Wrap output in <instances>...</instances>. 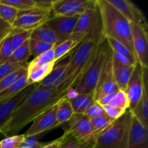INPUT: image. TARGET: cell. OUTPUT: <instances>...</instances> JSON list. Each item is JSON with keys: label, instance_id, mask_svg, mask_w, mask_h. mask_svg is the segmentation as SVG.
I'll return each instance as SVG.
<instances>
[{"label": "cell", "instance_id": "1", "mask_svg": "<svg viewBox=\"0 0 148 148\" xmlns=\"http://www.w3.org/2000/svg\"><path fill=\"white\" fill-rule=\"evenodd\" d=\"M62 97L64 95L59 88L47 89L40 87L38 83L34 90L0 128V134L6 137L17 135L27 124L56 104Z\"/></svg>", "mask_w": 148, "mask_h": 148}, {"label": "cell", "instance_id": "2", "mask_svg": "<svg viewBox=\"0 0 148 148\" xmlns=\"http://www.w3.org/2000/svg\"><path fill=\"white\" fill-rule=\"evenodd\" d=\"M96 2L103 36L121 43L136 56L133 47L131 23L107 0H96Z\"/></svg>", "mask_w": 148, "mask_h": 148}, {"label": "cell", "instance_id": "3", "mask_svg": "<svg viewBox=\"0 0 148 148\" xmlns=\"http://www.w3.org/2000/svg\"><path fill=\"white\" fill-rule=\"evenodd\" d=\"M98 40L86 39L83 40L75 52L71 53L65 79L57 88L64 95L69 88H74L76 85L83 75L90 62Z\"/></svg>", "mask_w": 148, "mask_h": 148}, {"label": "cell", "instance_id": "4", "mask_svg": "<svg viewBox=\"0 0 148 148\" xmlns=\"http://www.w3.org/2000/svg\"><path fill=\"white\" fill-rule=\"evenodd\" d=\"M132 114L127 109L96 137L93 148H128Z\"/></svg>", "mask_w": 148, "mask_h": 148}, {"label": "cell", "instance_id": "5", "mask_svg": "<svg viewBox=\"0 0 148 148\" xmlns=\"http://www.w3.org/2000/svg\"><path fill=\"white\" fill-rule=\"evenodd\" d=\"M108 42L103 36L97 40L90 62L74 88L79 94H93L105 60Z\"/></svg>", "mask_w": 148, "mask_h": 148}, {"label": "cell", "instance_id": "6", "mask_svg": "<svg viewBox=\"0 0 148 148\" xmlns=\"http://www.w3.org/2000/svg\"><path fill=\"white\" fill-rule=\"evenodd\" d=\"M113 57H114L113 50L108 43L102 70L93 93L95 101H98L103 95L111 93L119 90L115 82L114 72H113Z\"/></svg>", "mask_w": 148, "mask_h": 148}, {"label": "cell", "instance_id": "7", "mask_svg": "<svg viewBox=\"0 0 148 148\" xmlns=\"http://www.w3.org/2000/svg\"><path fill=\"white\" fill-rule=\"evenodd\" d=\"M51 11L38 7L26 11H19L12 27L20 30H33L45 24L51 17Z\"/></svg>", "mask_w": 148, "mask_h": 148}, {"label": "cell", "instance_id": "8", "mask_svg": "<svg viewBox=\"0 0 148 148\" xmlns=\"http://www.w3.org/2000/svg\"><path fill=\"white\" fill-rule=\"evenodd\" d=\"M95 7L96 1L92 0H56L52 1L51 12L53 16L75 17Z\"/></svg>", "mask_w": 148, "mask_h": 148}, {"label": "cell", "instance_id": "9", "mask_svg": "<svg viewBox=\"0 0 148 148\" xmlns=\"http://www.w3.org/2000/svg\"><path fill=\"white\" fill-rule=\"evenodd\" d=\"M64 133L83 141H90L96 139L90 120L84 114H74L69 121V128L65 130Z\"/></svg>", "mask_w": 148, "mask_h": 148}, {"label": "cell", "instance_id": "10", "mask_svg": "<svg viewBox=\"0 0 148 148\" xmlns=\"http://www.w3.org/2000/svg\"><path fill=\"white\" fill-rule=\"evenodd\" d=\"M115 7L131 24L140 26L147 31V23L144 13L132 2L128 0H107Z\"/></svg>", "mask_w": 148, "mask_h": 148}, {"label": "cell", "instance_id": "11", "mask_svg": "<svg viewBox=\"0 0 148 148\" xmlns=\"http://www.w3.org/2000/svg\"><path fill=\"white\" fill-rule=\"evenodd\" d=\"M56 105L54 104L33 120V124L24 133L25 137L36 135L56 128L59 126L56 120Z\"/></svg>", "mask_w": 148, "mask_h": 148}, {"label": "cell", "instance_id": "12", "mask_svg": "<svg viewBox=\"0 0 148 148\" xmlns=\"http://www.w3.org/2000/svg\"><path fill=\"white\" fill-rule=\"evenodd\" d=\"M144 69L145 68L137 62L127 84L125 92L130 102V110L133 109L136 106L143 95L144 88Z\"/></svg>", "mask_w": 148, "mask_h": 148}, {"label": "cell", "instance_id": "13", "mask_svg": "<svg viewBox=\"0 0 148 148\" xmlns=\"http://www.w3.org/2000/svg\"><path fill=\"white\" fill-rule=\"evenodd\" d=\"M79 16L60 17L53 16L45 24L53 30L58 38V44L70 38ZM57 44V45H58Z\"/></svg>", "mask_w": 148, "mask_h": 148}, {"label": "cell", "instance_id": "14", "mask_svg": "<svg viewBox=\"0 0 148 148\" xmlns=\"http://www.w3.org/2000/svg\"><path fill=\"white\" fill-rule=\"evenodd\" d=\"M133 47L137 61L143 68L148 67L147 31L140 26L131 24Z\"/></svg>", "mask_w": 148, "mask_h": 148}, {"label": "cell", "instance_id": "15", "mask_svg": "<svg viewBox=\"0 0 148 148\" xmlns=\"http://www.w3.org/2000/svg\"><path fill=\"white\" fill-rule=\"evenodd\" d=\"M36 85L37 84L29 85L13 98L0 103V128L8 121L17 107L34 90Z\"/></svg>", "mask_w": 148, "mask_h": 148}, {"label": "cell", "instance_id": "16", "mask_svg": "<svg viewBox=\"0 0 148 148\" xmlns=\"http://www.w3.org/2000/svg\"><path fill=\"white\" fill-rule=\"evenodd\" d=\"M71 53L64 56L59 62H56L53 69L42 82H39L40 87L47 89H55L61 85L66 77V69L69 64Z\"/></svg>", "mask_w": 148, "mask_h": 148}, {"label": "cell", "instance_id": "17", "mask_svg": "<svg viewBox=\"0 0 148 148\" xmlns=\"http://www.w3.org/2000/svg\"><path fill=\"white\" fill-rule=\"evenodd\" d=\"M128 148H148L147 129L132 115Z\"/></svg>", "mask_w": 148, "mask_h": 148}, {"label": "cell", "instance_id": "18", "mask_svg": "<svg viewBox=\"0 0 148 148\" xmlns=\"http://www.w3.org/2000/svg\"><path fill=\"white\" fill-rule=\"evenodd\" d=\"M135 65L124 64L117 60L114 56L113 57V72L119 90L125 91Z\"/></svg>", "mask_w": 148, "mask_h": 148}, {"label": "cell", "instance_id": "19", "mask_svg": "<svg viewBox=\"0 0 148 148\" xmlns=\"http://www.w3.org/2000/svg\"><path fill=\"white\" fill-rule=\"evenodd\" d=\"M132 115L147 129L148 127V95L147 69H144V88L140 101L133 109L130 110Z\"/></svg>", "mask_w": 148, "mask_h": 148}, {"label": "cell", "instance_id": "20", "mask_svg": "<svg viewBox=\"0 0 148 148\" xmlns=\"http://www.w3.org/2000/svg\"><path fill=\"white\" fill-rule=\"evenodd\" d=\"M55 63L44 64H27V77L28 85L42 82L53 69Z\"/></svg>", "mask_w": 148, "mask_h": 148}, {"label": "cell", "instance_id": "21", "mask_svg": "<svg viewBox=\"0 0 148 148\" xmlns=\"http://www.w3.org/2000/svg\"><path fill=\"white\" fill-rule=\"evenodd\" d=\"M30 38L50 43L54 46L58 44V38L56 33L46 24H43V25L33 30L32 31Z\"/></svg>", "mask_w": 148, "mask_h": 148}, {"label": "cell", "instance_id": "22", "mask_svg": "<svg viewBox=\"0 0 148 148\" xmlns=\"http://www.w3.org/2000/svg\"><path fill=\"white\" fill-rule=\"evenodd\" d=\"M56 120L59 126L69 121L74 116V111L69 100L64 97L61 98L56 102Z\"/></svg>", "mask_w": 148, "mask_h": 148}, {"label": "cell", "instance_id": "23", "mask_svg": "<svg viewBox=\"0 0 148 148\" xmlns=\"http://www.w3.org/2000/svg\"><path fill=\"white\" fill-rule=\"evenodd\" d=\"M27 86L29 85L27 84V72H26L11 86L0 92V103L13 98Z\"/></svg>", "mask_w": 148, "mask_h": 148}, {"label": "cell", "instance_id": "24", "mask_svg": "<svg viewBox=\"0 0 148 148\" xmlns=\"http://www.w3.org/2000/svg\"><path fill=\"white\" fill-rule=\"evenodd\" d=\"M69 102L74 114H83L87 108L95 102V100L93 94H79L76 98L70 100Z\"/></svg>", "mask_w": 148, "mask_h": 148}, {"label": "cell", "instance_id": "25", "mask_svg": "<svg viewBox=\"0 0 148 148\" xmlns=\"http://www.w3.org/2000/svg\"><path fill=\"white\" fill-rule=\"evenodd\" d=\"M29 40L13 51L7 63H27V61L31 56Z\"/></svg>", "mask_w": 148, "mask_h": 148}, {"label": "cell", "instance_id": "26", "mask_svg": "<svg viewBox=\"0 0 148 148\" xmlns=\"http://www.w3.org/2000/svg\"><path fill=\"white\" fill-rule=\"evenodd\" d=\"M79 43H80L79 41H77V40L68 39V40L55 46L54 54L56 62H58V60H60L61 59H62L66 54H68L72 49L76 48V46H79Z\"/></svg>", "mask_w": 148, "mask_h": 148}, {"label": "cell", "instance_id": "27", "mask_svg": "<svg viewBox=\"0 0 148 148\" xmlns=\"http://www.w3.org/2000/svg\"><path fill=\"white\" fill-rule=\"evenodd\" d=\"M65 139L59 148H93L95 140L90 141L79 140L64 133Z\"/></svg>", "mask_w": 148, "mask_h": 148}, {"label": "cell", "instance_id": "28", "mask_svg": "<svg viewBox=\"0 0 148 148\" xmlns=\"http://www.w3.org/2000/svg\"><path fill=\"white\" fill-rule=\"evenodd\" d=\"M32 31L33 30H23L17 28L13 29L12 33H10L13 50L18 48L19 46L23 44L25 42L29 40L30 38V36H31Z\"/></svg>", "mask_w": 148, "mask_h": 148}, {"label": "cell", "instance_id": "29", "mask_svg": "<svg viewBox=\"0 0 148 148\" xmlns=\"http://www.w3.org/2000/svg\"><path fill=\"white\" fill-rule=\"evenodd\" d=\"M27 72V64L24 66H21L14 72H12L7 77L0 81V92L4 91L9 87L11 86L13 83L16 82L21 76H23L25 72Z\"/></svg>", "mask_w": 148, "mask_h": 148}, {"label": "cell", "instance_id": "30", "mask_svg": "<svg viewBox=\"0 0 148 148\" xmlns=\"http://www.w3.org/2000/svg\"><path fill=\"white\" fill-rule=\"evenodd\" d=\"M90 123L92 124L93 133L96 137L114 121L109 118L107 115L93 117V118L90 119Z\"/></svg>", "mask_w": 148, "mask_h": 148}, {"label": "cell", "instance_id": "31", "mask_svg": "<svg viewBox=\"0 0 148 148\" xmlns=\"http://www.w3.org/2000/svg\"><path fill=\"white\" fill-rule=\"evenodd\" d=\"M106 38L108 45H109L110 47L111 48V49L114 51L119 52V53H121L124 56H125L133 64L135 65L138 62L137 57L135 56H134L124 45L112 38Z\"/></svg>", "mask_w": 148, "mask_h": 148}, {"label": "cell", "instance_id": "32", "mask_svg": "<svg viewBox=\"0 0 148 148\" xmlns=\"http://www.w3.org/2000/svg\"><path fill=\"white\" fill-rule=\"evenodd\" d=\"M0 3L11 6L18 11H26L36 7L35 0H0Z\"/></svg>", "mask_w": 148, "mask_h": 148}, {"label": "cell", "instance_id": "33", "mask_svg": "<svg viewBox=\"0 0 148 148\" xmlns=\"http://www.w3.org/2000/svg\"><path fill=\"white\" fill-rule=\"evenodd\" d=\"M29 45H30V50L31 53V56H34V58L37 57L41 53L51 50L55 47L54 45L50 44V43H45V42L39 41V40H33L30 38L29 40Z\"/></svg>", "mask_w": 148, "mask_h": 148}, {"label": "cell", "instance_id": "34", "mask_svg": "<svg viewBox=\"0 0 148 148\" xmlns=\"http://www.w3.org/2000/svg\"><path fill=\"white\" fill-rule=\"evenodd\" d=\"M18 12V10L11 6L0 3V17L11 25L17 19Z\"/></svg>", "mask_w": 148, "mask_h": 148}, {"label": "cell", "instance_id": "35", "mask_svg": "<svg viewBox=\"0 0 148 148\" xmlns=\"http://www.w3.org/2000/svg\"><path fill=\"white\" fill-rule=\"evenodd\" d=\"M109 105L116 107V108H119L121 109L125 110V111L129 109L130 102H129L128 98H127L125 91L119 90L111 99V102L109 103Z\"/></svg>", "mask_w": 148, "mask_h": 148}, {"label": "cell", "instance_id": "36", "mask_svg": "<svg viewBox=\"0 0 148 148\" xmlns=\"http://www.w3.org/2000/svg\"><path fill=\"white\" fill-rule=\"evenodd\" d=\"M45 133L25 137L24 140L19 148H41L46 143H40V140L44 136Z\"/></svg>", "mask_w": 148, "mask_h": 148}, {"label": "cell", "instance_id": "37", "mask_svg": "<svg viewBox=\"0 0 148 148\" xmlns=\"http://www.w3.org/2000/svg\"><path fill=\"white\" fill-rule=\"evenodd\" d=\"M25 137L24 134L7 137L0 142V146L1 148H19Z\"/></svg>", "mask_w": 148, "mask_h": 148}, {"label": "cell", "instance_id": "38", "mask_svg": "<svg viewBox=\"0 0 148 148\" xmlns=\"http://www.w3.org/2000/svg\"><path fill=\"white\" fill-rule=\"evenodd\" d=\"M30 63L33 64H44L56 63L54 48L41 53L40 55L38 56L37 57L34 58V59L31 61Z\"/></svg>", "mask_w": 148, "mask_h": 148}, {"label": "cell", "instance_id": "39", "mask_svg": "<svg viewBox=\"0 0 148 148\" xmlns=\"http://www.w3.org/2000/svg\"><path fill=\"white\" fill-rule=\"evenodd\" d=\"M84 115L86 116L89 119L93 118V117L101 116H106L105 111L103 108L102 106L100 105L97 101L92 103L84 113Z\"/></svg>", "mask_w": 148, "mask_h": 148}, {"label": "cell", "instance_id": "40", "mask_svg": "<svg viewBox=\"0 0 148 148\" xmlns=\"http://www.w3.org/2000/svg\"><path fill=\"white\" fill-rule=\"evenodd\" d=\"M27 63H5L0 65V81Z\"/></svg>", "mask_w": 148, "mask_h": 148}, {"label": "cell", "instance_id": "41", "mask_svg": "<svg viewBox=\"0 0 148 148\" xmlns=\"http://www.w3.org/2000/svg\"><path fill=\"white\" fill-rule=\"evenodd\" d=\"M104 111H105L106 114L108 116L109 118H111V119L116 120L117 119L120 118L122 115H124V113L126 112L127 110H123L119 108H116V107L112 106L109 105H106L103 106Z\"/></svg>", "mask_w": 148, "mask_h": 148}, {"label": "cell", "instance_id": "42", "mask_svg": "<svg viewBox=\"0 0 148 148\" xmlns=\"http://www.w3.org/2000/svg\"><path fill=\"white\" fill-rule=\"evenodd\" d=\"M12 25L4 21L1 17H0V43L10 35L13 30Z\"/></svg>", "mask_w": 148, "mask_h": 148}, {"label": "cell", "instance_id": "43", "mask_svg": "<svg viewBox=\"0 0 148 148\" xmlns=\"http://www.w3.org/2000/svg\"><path fill=\"white\" fill-rule=\"evenodd\" d=\"M64 139L65 136L63 134L62 137H59L57 140H54V141L51 142V143H46V144L41 148H59L61 145L62 144V143L64 140Z\"/></svg>", "mask_w": 148, "mask_h": 148}, {"label": "cell", "instance_id": "44", "mask_svg": "<svg viewBox=\"0 0 148 148\" xmlns=\"http://www.w3.org/2000/svg\"><path fill=\"white\" fill-rule=\"evenodd\" d=\"M117 91H114V92H111V93L103 95V96L101 97V98H99V99L96 101L100 104V105L102 106H106V105H108V104H109V103L111 102V99H112L113 97L114 96V95H115L116 92Z\"/></svg>", "mask_w": 148, "mask_h": 148}, {"label": "cell", "instance_id": "45", "mask_svg": "<svg viewBox=\"0 0 148 148\" xmlns=\"http://www.w3.org/2000/svg\"><path fill=\"white\" fill-rule=\"evenodd\" d=\"M78 95H79V93L77 92L76 90H75V88H69V89L66 90V92H65L64 97L66 98L67 100H69V101H70V100H72L74 99V98H76Z\"/></svg>", "mask_w": 148, "mask_h": 148}, {"label": "cell", "instance_id": "46", "mask_svg": "<svg viewBox=\"0 0 148 148\" xmlns=\"http://www.w3.org/2000/svg\"><path fill=\"white\" fill-rule=\"evenodd\" d=\"M0 148H1V146H0Z\"/></svg>", "mask_w": 148, "mask_h": 148}]
</instances>
